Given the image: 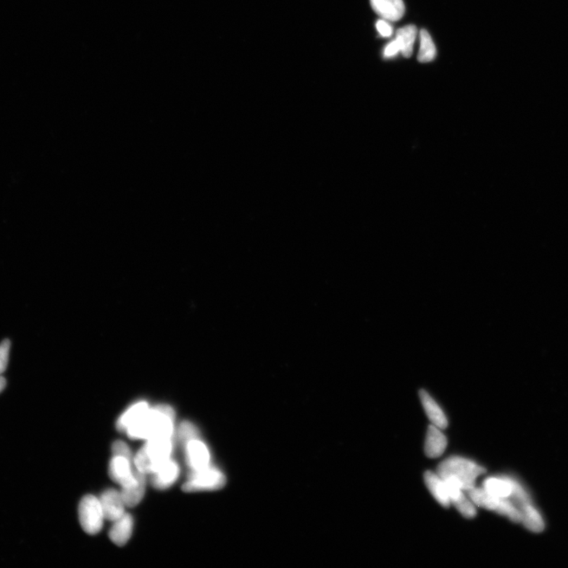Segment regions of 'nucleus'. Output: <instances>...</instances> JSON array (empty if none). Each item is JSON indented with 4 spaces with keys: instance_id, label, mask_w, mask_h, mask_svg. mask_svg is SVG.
Returning a JSON list of instances; mask_svg holds the SVG:
<instances>
[{
    "instance_id": "f257e3e1",
    "label": "nucleus",
    "mask_w": 568,
    "mask_h": 568,
    "mask_svg": "<svg viewBox=\"0 0 568 568\" xmlns=\"http://www.w3.org/2000/svg\"><path fill=\"white\" fill-rule=\"evenodd\" d=\"M175 418V411L171 406L159 405L153 408H148L126 432L134 440L172 438Z\"/></svg>"
},
{
    "instance_id": "f03ea898",
    "label": "nucleus",
    "mask_w": 568,
    "mask_h": 568,
    "mask_svg": "<svg viewBox=\"0 0 568 568\" xmlns=\"http://www.w3.org/2000/svg\"><path fill=\"white\" fill-rule=\"evenodd\" d=\"M486 470L473 461L460 456H451L437 467V473L444 480H453L463 491L475 487L477 477L486 473Z\"/></svg>"
},
{
    "instance_id": "7ed1b4c3",
    "label": "nucleus",
    "mask_w": 568,
    "mask_h": 568,
    "mask_svg": "<svg viewBox=\"0 0 568 568\" xmlns=\"http://www.w3.org/2000/svg\"><path fill=\"white\" fill-rule=\"evenodd\" d=\"M172 438L148 440L134 457V467L141 472L153 475L171 460Z\"/></svg>"
},
{
    "instance_id": "20e7f679",
    "label": "nucleus",
    "mask_w": 568,
    "mask_h": 568,
    "mask_svg": "<svg viewBox=\"0 0 568 568\" xmlns=\"http://www.w3.org/2000/svg\"><path fill=\"white\" fill-rule=\"evenodd\" d=\"M471 501L475 505L496 512L515 522H522V515L520 510L510 496L508 498H499L489 494L483 488H473L467 491Z\"/></svg>"
},
{
    "instance_id": "39448f33",
    "label": "nucleus",
    "mask_w": 568,
    "mask_h": 568,
    "mask_svg": "<svg viewBox=\"0 0 568 568\" xmlns=\"http://www.w3.org/2000/svg\"><path fill=\"white\" fill-rule=\"evenodd\" d=\"M226 477L221 470L209 467L199 471H192L182 489L186 493L217 490L224 486Z\"/></svg>"
},
{
    "instance_id": "423d86ee",
    "label": "nucleus",
    "mask_w": 568,
    "mask_h": 568,
    "mask_svg": "<svg viewBox=\"0 0 568 568\" xmlns=\"http://www.w3.org/2000/svg\"><path fill=\"white\" fill-rule=\"evenodd\" d=\"M80 524L89 534H98L103 527L105 516L99 499L93 495L84 496L79 506Z\"/></svg>"
},
{
    "instance_id": "0eeeda50",
    "label": "nucleus",
    "mask_w": 568,
    "mask_h": 568,
    "mask_svg": "<svg viewBox=\"0 0 568 568\" xmlns=\"http://www.w3.org/2000/svg\"><path fill=\"white\" fill-rule=\"evenodd\" d=\"M134 465L126 458L113 456L109 464V476L112 481L120 484L122 487H129L136 485L137 477H135Z\"/></svg>"
},
{
    "instance_id": "6e6552de",
    "label": "nucleus",
    "mask_w": 568,
    "mask_h": 568,
    "mask_svg": "<svg viewBox=\"0 0 568 568\" xmlns=\"http://www.w3.org/2000/svg\"><path fill=\"white\" fill-rule=\"evenodd\" d=\"M185 446L186 463L192 471L202 470L211 466L209 448L199 438L189 441Z\"/></svg>"
},
{
    "instance_id": "1a4fd4ad",
    "label": "nucleus",
    "mask_w": 568,
    "mask_h": 568,
    "mask_svg": "<svg viewBox=\"0 0 568 568\" xmlns=\"http://www.w3.org/2000/svg\"><path fill=\"white\" fill-rule=\"evenodd\" d=\"M99 501L105 519L114 522L124 515L126 505L121 493L117 490H106L102 493Z\"/></svg>"
},
{
    "instance_id": "9d476101",
    "label": "nucleus",
    "mask_w": 568,
    "mask_h": 568,
    "mask_svg": "<svg viewBox=\"0 0 568 568\" xmlns=\"http://www.w3.org/2000/svg\"><path fill=\"white\" fill-rule=\"evenodd\" d=\"M451 503L465 518L473 519L477 515L475 503L464 494L463 490L453 480H444Z\"/></svg>"
},
{
    "instance_id": "9b49d317",
    "label": "nucleus",
    "mask_w": 568,
    "mask_h": 568,
    "mask_svg": "<svg viewBox=\"0 0 568 568\" xmlns=\"http://www.w3.org/2000/svg\"><path fill=\"white\" fill-rule=\"evenodd\" d=\"M372 8L378 15L390 22H396L404 15L403 0H370Z\"/></svg>"
},
{
    "instance_id": "f8f14e48",
    "label": "nucleus",
    "mask_w": 568,
    "mask_h": 568,
    "mask_svg": "<svg viewBox=\"0 0 568 568\" xmlns=\"http://www.w3.org/2000/svg\"><path fill=\"white\" fill-rule=\"evenodd\" d=\"M448 441L440 428L430 425L426 434L425 443V455L432 459L441 456L446 449Z\"/></svg>"
},
{
    "instance_id": "ddd939ff",
    "label": "nucleus",
    "mask_w": 568,
    "mask_h": 568,
    "mask_svg": "<svg viewBox=\"0 0 568 568\" xmlns=\"http://www.w3.org/2000/svg\"><path fill=\"white\" fill-rule=\"evenodd\" d=\"M179 467L172 459L167 461L156 473L153 474L151 483L154 488L164 490L170 488L179 476Z\"/></svg>"
},
{
    "instance_id": "4468645a",
    "label": "nucleus",
    "mask_w": 568,
    "mask_h": 568,
    "mask_svg": "<svg viewBox=\"0 0 568 568\" xmlns=\"http://www.w3.org/2000/svg\"><path fill=\"white\" fill-rule=\"evenodd\" d=\"M419 397H420L426 415H427L432 425L441 430L446 429L448 425V419L440 406L425 390L419 392Z\"/></svg>"
},
{
    "instance_id": "2eb2a0df",
    "label": "nucleus",
    "mask_w": 568,
    "mask_h": 568,
    "mask_svg": "<svg viewBox=\"0 0 568 568\" xmlns=\"http://www.w3.org/2000/svg\"><path fill=\"white\" fill-rule=\"evenodd\" d=\"M133 524L131 515L124 513L122 517L114 521V524L109 531L110 539L116 546L120 547L125 546L131 537Z\"/></svg>"
},
{
    "instance_id": "dca6fc26",
    "label": "nucleus",
    "mask_w": 568,
    "mask_h": 568,
    "mask_svg": "<svg viewBox=\"0 0 568 568\" xmlns=\"http://www.w3.org/2000/svg\"><path fill=\"white\" fill-rule=\"evenodd\" d=\"M424 479L426 486L439 503L444 508H449L451 503L444 480L437 473L432 471H426Z\"/></svg>"
},
{
    "instance_id": "f3484780",
    "label": "nucleus",
    "mask_w": 568,
    "mask_h": 568,
    "mask_svg": "<svg viewBox=\"0 0 568 568\" xmlns=\"http://www.w3.org/2000/svg\"><path fill=\"white\" fill-rule=\"evenodd\" d=\"M514 480L507 476L490 477L484 481L482 488L499 498H508L513 492Z\"/></svg>"
},
{
    "instance_id": "a211bd4d",
    "label": "nucleus",
    "mask_w": 568,
    "mask_h": 568,
    "mask_svg": "<svg viewBox=\"0 0 568 568\" xmlns=\"http://www.w3.org/2000/svg\"><path fill=\"white\" fill-rule=\"evenodd\" d=\"M135 477H137L136 485L122 487L121 494L124 499L125 505L128 508H133L138 505L145 495L146 492V475L141 472L135 467L134 469Z\"/></svg>"
},
{
    "instance_id": "6ab92c4d",
    "label": "nucleus",
    "mask_w": 568,
    "mask_h": 568,
    "mask_svg": "<svg viewBox=\"0 0 568 568\" xmlns=\"http://www.w3.org/2000/svg\"><path fill=\"white\" fill-rule=\"evenodd\" d=\"M417 36V28L415 25H409L400 28L396 32V40L400 49V53L406 58L413 54V48Z\"/></svg>"
},
{
    "instance_id": "aec40b11",
    "label": "nucleus",
    "mask_w": 568,
    "mask_h": 568,
    "mask_svg": "<svg viewBox=\"0 0 568 568\" xmlns=\"http://www.w3.org/2000/svg\"><path fill=\"white\" fill-rule=\"evenodd\" d=\"M150 408L145 401L138 402L131 406L122 414L116 422V428L120 432H126L131 425L136 422L140 417Z\"/></svg>"
},
{
    "instance_id": "412c9836",
    "label": "nucleus",
    "mask_w": 568,
    "mask_h": 568,
    "mask_svg": "<svg viewBox=\"0 0 568 568\" xmlns=\"http://www.w3.org/2000/svg\"><path fill=\"white\" fill-rule=\"evenodd\" d=\"M437 54L436 47L432 39L427 31L422 30L420 32V49L418 60L421 63H429L435 59Z\"/></svg>"
},
{
    "instance_id": "4be33fe9",
    "label": "nucleus",
    "mask_w": 568,
    "mask_h": 568,
    "mask_svg": "<svg viewBox=\"0 0 568 568\" xmlns=\"http://www.w3.org/2000/svg\"><path fill=\"white\" fill-rule=\"evenodd\" d=\"M179 437L181 442L187 443L195 439H198V432L195 426L189 422H183L179 428Z\"/></svg>"
},
{
    "instance_id": "5701e85b",
    "label": "nucleus",
    "mask_w": 568,
    "mask_h": 568,
    "mask_svg": "<svg viewBox=\"0 0 568 568\" xmlns=\"http://www.w3.org/2000/svg\"><path fill=\"white\" fill-rule=\"evenodd\" d=\"M112 451L113 456L124 457L134 465L131 451L124 441H115L112 445Z\"/></svg>"
},
{
    "instance_id": "b1692460",
    "label": "nucleus",
    "mask_w": 568,
    "mask_h": 568,
    "mask_svg": "<svg viewBox=\"0 0 568 568\" xmlns=\"http://www.w3.org/2000/svg\"><path fill=\"white\" fill-rule=\"evenodd\" d=\"M11 342L9 340H4L0 344V375L6 369L8 364Z\"/></svg>"
},
{
    "instance_id": "393cba45",
    "label": "nucleus",
    "mask_w": 568,
    "mask_h": 568,
    "mask_svg": "<svg viewBox=\"0 0 568 568\" xmlns=\"http://www.w3.org/2000/svg\"><path fill=\"white\" fill-rule=\"evenodd\" d=\"M376 27L380 36L383 37H389L393 34V29L390 24L385 20H379L377 22Z\"/></svg>"
},
{
    "instance_id": "a878e982",
    "label": "nucleus",
    "mask_w": 568,
    "mask_h": 568,
    "mask_svg": "<svg viewBox=\"0 0 568 568\" xmlns=\"http://www.w3.org/2000/svg\"><path fill=\"white\" fill-rule=\"evenodd\" d=\"M399 53H400V49L395 39V40L387 45L384 50V56L385 58H392L396 56Z\"/></svg>"
},
{
    "instance_id": "bb28decb",
    "label": "nucleus",
    "mask_w": 568,
    "mask_h": 568,
    "mask_svg": "<svg viewBox=\"0 0 568 568\" xmlns=\"http://www.w3.org/2000/svg\"><path fill=\"white\" fill-rule=\"evenodd\" d=\"M6 385V380L4 377L0 376V393L5 389Z\"/></svg>"
}]
</instances>
